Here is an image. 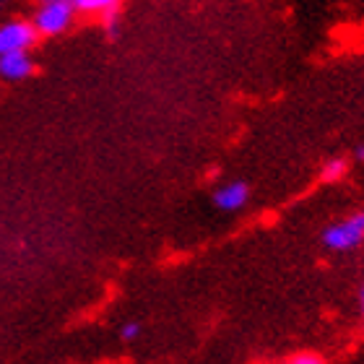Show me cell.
<instances>
[{
  "label": "cell",
  "mask_w": 364,
  "mask_h": 364,
  "mask_svg": "<svg viewBox=\"0 0 364 364\" xmlns=\"http://www.w3.org/2000/svg\"><path fill=\"white\" fill-rule=\"evenodd\" d=\"M359 302H362V312H364V287H362V294H359Z\"/></svg>",
  "instance_id": "cell-11"
},
{
  "label": "cell",
  "mask_w": 364,
  "mask_h": 364,
  "mask_svg": "<svg viewBox=\"0 0 364 364\" xmlns=\"http://www.w3.org/2000/svg\"><path fill=\"white\" fill-rule=\"evenodd\" d=\"M351 156H354V161H364V144H359L357 149H354V154H351Z\"/></svg>",
  "instance_id": "cell-10"
},
{
  "label": "cell",
  "mask_w": 364,
  "mask_h": 364,
  "mask_svg": "<svg viewBox=\"0 0 364 364\" xmlns=\"http://www.w3.org/2000/svg\"><path fill=\"white\" fill-rule=\"evenodd\" d=\"M247 203H250V185L245 180H232L213 193V205L219 211H242Z\"/></svg>",
  "instance_id": "cell-4"
},
{
  "label": "cell",
  "mask_w": 364,
  "mask_h": 364,
  "mask_svg": "<svg viewBox=\"0 0 364 364\" xmlns=\"http://www.w3.org/2000/svg\"><path fill=\"white\" fill-rule=\"evenodd\" d=\"M362 242H364V211L343 216V219L326 227V232H323V245L331 252L357 250Z\"/></svg>",
  "instance_id": "cell-2"
},
{
  "label": "cell",
  "mask_w": 364,
  "mask_h": 364,
  "mask_svg": "<svg viewBox=\"0 0 364 364\" xmlns=\"http://www.w3.org/2000/svg\"><path fill=\"white\" fill-rule=\"evenodd\" d=\"M34 73V60H31L29 50L21 53H8L0 58V76L8 81H23Z\"/></svg>",
  "instance_id": "cell-5"
},
{
  "label": "cell",
  "mask_w": 364,
  "mask_h": 364,
  "mask_svg": "<svg viewBox=\"0 0 364 364\" xmlns=\"http://www.w3.org/2000/svg\"><path fill=\"white\" fill-rule=\"evenodd\" d=\"M138 336H141V323H125V326L120 328V338L125 343H133V341H138Z\"/></svg>",
  "instance_id": "cell-9"
},
{
  "label": "cell",
  "mask_w": 364,
  "mask_h": 364,
  "mask_svg": "<svg viewBox=\"0 0 364 364\" xmlns=\"http://www.w3.org/2000/svg\"><path fill=\"white\" fill-rule=\"evenodd\" d=\"M73 6H76V11H81V14L107 16V14H112V11H117L120 0H73Z\"/></svg>",
  "instance_id": "cell-7"
},
{
  "label": "cell",
  "mask_w": 364,
  "mask_h": 364,
  "mask_svg": "<svg viewBox=\"0 0 364 364\" xmlns=\"http://www.w3.org/2000/svg\"><path fill=\"white\" fill-rule=\"evenodd\" d=\"M0 3H3V0H0Z\"/></svg>",
  "instance_id": "cell-12"
},
{
  "label": "cell",
  "mask_w": 364,
  "mask_h": 364,
  "mask_svg": "<svg viewBox=\"0 0 364 364\" xmlns=\"http://www.w3.org/2000/svg\"><path fill=\"white\" fill-rule=\"evenodd\" d=\"M349 167L351 161L346 156H333V159H328L320 169V180L328 182V185H333V182H341L343 177L349 175Z\"/></svg>",
  "instance_id": "cell-6"
},
{
  "label": "cell",
  "mask_w": 364,
  "mask_h": 364,
  "mask_svg": "<svg viewBox=\"0 0 364 364\" xmlns=\"http://www.w3.org/2000/svg\"><path fill=\"white\" fill-rule=\"evenodd\" d=\"M37 39L34 26L26 21H8L0 26V58L8 53H21L29 50Z\"/></svg>",
  "instance_id": "cell-3"
},
{
  "label": "cell",
  "mask_w": 364,
  "mask_h": 364,
  "mask_svg": "<svg viewBox=\"0 0 364 364\" xmlns=\"http://www.w3.org/2000/svg\"><path fill=\"white\" fill-rule=\"evenodd\" d=\"M73 14H76L73 0H42L31 26L37 31V37H58L63 31H68V26L73 23Z\"/></svg>",
  "instance_id": "cell-1"
},
{
  "label": "cell",
  "mask_w": 364,
  "mask_h": 364,
  "mask_svg": "<svg viewBox=\"0 0 364 364\" xmlns=\"http://www.w3.org/2000/svg\"><path fill=\"white\" fill-rule=\"evenodd\" d=\"M284 364H326V362H323V357L315 354V351H299L294 357H289Z\"/></svg>",
  "instance_id": "cell-8"
}]
</instances>
